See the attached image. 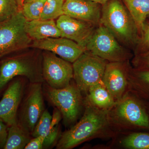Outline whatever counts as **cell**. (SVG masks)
Segmentation results:
<instances>
[{
    "label": "cell",
    "instance_id": "5",
    "mask_svg": "<svg viewBox=\"0 0 149 149\" xmlns=\"http://www.w3.org/2000/svg\"><path fill=\"white\" fill-rule=\"evenodd\" d=\"M105 60L85 51L73 63V78L80 91L88 92L93 85L102 82Z\"/></svg>",
    "mask_w": 149,
    "mask_h": 149
},
{
    "label": "cell",
    "instance_id": "8",
    "mask_svg": "<svg viewBox=\"0 0 149 149\" xmlns=\"http://www.w3.org/2000/svg\"><path fill=\"white\" fill-rule=\"evenodd\" d=\"M42 56V72L48 85L55 89H61L69 85L73 77L71 63L49 51L44 52Z\"/></svg>",
    "mask_w": 149,
    "mask_h": 149
},
{
    "label": "cell",
    "instance_id": "23",
    "mask_svg": "<svg viewBox=\"0 0 149 149\" xmlns=\"http://www.w3.org/2000/svg\"><path fill=\"white\" fill-rule=\"evenodd\" d=\"M123 146L133 149H149V134L134 133L127 136L122 141Z\"/></svg>",
    "mask_w": 149,
    "mask_h": 149
},
{
    "label": "cell",
    "instance_id": "14",
    "mask_svg": "<svg viewBox=\"0 0 149 149\" xmlns=\"http://www.w3.org/2000/svg\"><path fill=\"white\" fill-rule=\"evenodd\" d=\"M102 83L114 100L121 98L126 86V80L120 62L107 64Z\"/></svg>",
    "mask_w": 149,
    "mask_h": 149
},
{
    "label": "cell",
    "instance_id": "31",
    "mask_svg": "<svg viewBox=\"0 0 149 149\" xmlns=\"http://www.w3.org/2000/svg\"><path fill=\"white\" fill-rule=\"evenodd\" d=\"M17 1L19 8H20V10H21L22 7V5H23V3H24V0H17Z\"/></svg>",
    "mask_w": 149,
    "mask_h": 149
},
{
    "label": "cell",
    "instance_id": "21",
    "mask_svg": "<svg viewBox=\"0 0 149 149\" xmlns=\"http://www.w3.org/2000/svg\"><path fill=\"white\" fill-rule=\"evenodd\" d=\"M65 1V0H46L40 19L54 20L64 15L63 7Z\"/></svg>",
    "mask_w": 149,
    "mask_h": 149
},
{
    "label": "cell",
    "instance_id": "6",
    "mask_svg": "<svg viewBox=\"0 0 149 149\" xmlns=\"http://www.w3.org/2000/svg\"><path fill=\"white\" fill-rule=\"evenodd\" d=\"M85 48L86 51L111 62H121L128 57L126 50L103 25L95 29Z\"/></svg>",
    "mask_w": 149,
    "mask_h": 149
},
{
    "label": "cell",
    "instance_id": "9",
    "mask_svg": "<svg viewBox=\"0 0 149 149\" xmlns=\"http://www.w3.org/2000/svg\"><path fill=\"white\" fill-rule=\"evenodd\" d=\"M20 108L17 114V123L31 134L45 111L42 83H31Z\"/></svg>",
    "mask_w": 149,
    "mask_h": 149
},
{
    "label": "cell",
    "instance_id": "28",
    "mask_svg": "<svg viewBox=\"0 0 149 149\" xmlns=\"http://www.w3.org/2000/svg\"><path fill=\"white\" fill-rule=\"evenodd\" d=\"M142 33V43L144 45L149 47V23H145Z\"/></svg>",
    "mask_w": 149,
    "mask_h": 149
},
{
    "label": "cell",
    "instance_id": "20",
    "mask_svg": "<svg viewBox=\"0 0 149 149\" xmlns=\"http://www.w3.org/2000/svg\"><path fill=\"white\" fill-rule=\"evenodd\" d=\"M30 135L17 123L8 126L7 139L3 149H24L31 139Z\"/></svg>",
    "mask_w": 149,
    "mask_h": 149
},
{
    "label": "cell",
    "instance_id": "24",
    "mask_svg": "<svg viewBox=\"0 0 149 149\" xmlns=\"http://www.w3.org/2000/svg\"><path fill=\"white\" fill-rule=\"evenodd\" d=\"M20 10L17 0H0V23L11 18Z\"/></svg>",
    "mask_w": 149,
    "mask_h": 149
},
{
    "label": "cell",
    "instance_id": "34",
    "mask_svg": "<svg viewBox=\"0 0 149 149\" xmlns=\"http://www.w3.org/2000/svg\"><path fill=\"white\" fill-rule=\"evenodd\" d=\"M148 17H149V15L148 16Z\"/></svg>",
    "mask_w": 149,
    "mask_h": 149
},
{
    "label": "cell",
    "instance_id": "17",
    "mask_svg": "<svg viewBox=\"0 0 149 149\" xmlns=\"http://www.w3.org/2000/svg\"><path fill=\"white\" fill-rule=\"evenodd\" d=\"M52 116L47 110H45L35 125L31 135L34 137L42 136L45 138L43 148H49L57 139L59 128L52 130L51 122Z\"/></svg>",
    "mask_w": 149,
    "mask_h": 149
},
{
    "label": "cell",
    "instance_id": "30",
    "mask_svg": "<svg viewBox=\"0 0 149 149\" xmlns=\"http://www.w3.org/2000/svg\"><path fill=\"white\" fill-rule=\"evenodd\" d=\"M89 1H92L94 2L98 3L99 4L104 5L109 0H89Z\"/></svg>",
    "mask_w": 149,
    "mask_h": 149
},
{
    "label": "cell",
    "instance_id": "4",
    "mask_svg": "<svg viewBox=\"0 0 149 149\" xmlns=\"http://www.w3.org/2000/svg\"><path fill=\"white\" fill-rule=\"evenodd\" d=\"M26 20L20 10L0 23V58L30 46L32 39L24 29Z\"/></svg>",
    "mask_w": 149,
    "mask_h": 149
},
{
    "label": "cell",
    "instance_id": "10",
    "mask_svg": "<svg viewBox=\"0 0 149 149\" xmlns=\"http://www.w3.org/2000/svg\"><path fill=\"white\" fill-rule=\"evenodd\" d=\"M56 24L62 37L72 40L85 48L95 30L93 23L65 15L59 17Z\"/></svg>",
    "mask_w": 149,
    "mask_h": 149
},
{
    "label": "cell",
    "instance_id": "19",
    "mask_svg": "<svg viewBox=\"0 0 149 149\" xmlns=\"http://www.w3.org/2000/svg\"><path fill=\"white\" fill-rule=\"evenodd\" d=\"M132 16L138 30L142 32L146 18L149 15V0H123Z\"/></svg>",
    "mask_w": 149,
    "mask_h": 149
},
{
    "label": "cell",
    "instance_id": "11",
    "mask_svg": "<svg viewBox=\"0 0 149 149\" xmlns=\"http://www.w3.org/2000/svg\"><path fill=\"white\" fill-rule=\"evenodd\" d=\"M30 46L52 52L71 63H74L86 51L85 48L74 41L62 37L34 40Z\"/></svg>",
    "mask_w": 149,
    "mask_h": 149
},
{
    "label": "cell",
    "instance_id": "12",
    "mask_svg": "<svg viewBox=\"0 0 149 149\" xmlns=\"http://www.w3.org/2000/svg\"><path fill=\"white\" fill-rule=\"evenodd\" d=\"M23 85L19 80L10 82L0 100V121L10 126L17 123V112L23 93Z\"/></svg>",
    "mask_w": 149,
    "mask_h": 149
},
{
    "label": "cell",
    "instance_id": "18",
    "mask_svg": "<svg viewBox=\"0 0 149 149\" xmlns=\"http://www.w3.org/2000/svg\"><path fill=\"white\" fill-rule=\"evenodd\" d=\"M88 92L89 101L99 108L106 109L113 107L116 104L115 100L105 87L102 81L93 85Z\"/></svg>",
    "mask_w": 149,
    "mask_h": 149
},
{
    "label": "cell",
    "instance_id": "1",
    "mask_svg": "<svg viewBox=\"0 0 149 149\" xmlns=\"http://www.w3.org/2000/svg\"><path fill=\"white\" fill-rule=\"evenodd\" d=\"M107 124L106 109L88 105L80 121L62 134L56 148H73L100 133Z\"/></svg>",
    "mask_w": 149,
    "mask_h": 149
},
{
    "label": "cell",
    "instance_id": "25",
    "mask_svg": "<svg viewBox=\"0 0 149 149\" xmlns=\"http://www.w3.org/2000/svg\"><path fill=\"white\" fill-rule=\"evenodd\" d=\"M45 138L42 136L34 137L26 145L24 149H42L43 148Z\"/></svg>",
    "mask_w": 149,
    "mask_h": 149
},
{
    "label": "cell",
    "instance_id": "27",
    "mask_svg": "<svg viewBox=\"0 0 149 149\" xmlns=\"http://www.w3.org/2000/svg\"><path fill=\"white\" fill-rule=\"evenodd\" d=\"M61 112L57 108L54 111L51 122V127L52 130H54L58 128L59 123L61 119Z\"/></svg>",
    "mask_w": 149,
    "mask_h": 149
},
{
    "label": "cell",
    "instance_id": "13",
    "mask_svg": "<svg viewBox=\"0 0 149 149\" xmlns=\"http://www.w3.org/2000/svg\"><path fill=\"white\" fill-rule=\"evenodd\" d=\"M64 15L91 22L100 23L102 10L100 4L89 0H65Z\"/></svg>",
    "mask_w": 149,
    "mask_h": 149
},
{
    "label": "cell",
    "instance_id": "29",
    "mask_svg": "<svg viewBox=\"0 0 149 149\" xmlns=\"http://www.w3.org/2000/svg\"><path fill=\"white\" fill-rule=\"evenodd\" d=\"M140 76L142 80L149 83V71L141 72Z\"/></svg>",
    "mask_w": 149,
    "mask_h": 149
},
{
    "label": "cell",
    "instance_id": "22",
    "mask_svg": "<svg viewBox=\"0 0 149 149\" xmlns=\"http://www.w3.org/2000/svg\"><path fill=\"white\" fill-rule=\"evenodd\" d=\"M46 0H31L23 3L21 11L28 21L40 19Z\"/></svg>",
    "mask_w": 149,
    "mask_h": 149
},
{
    "label": "cell",
    "instance_id": "26",
    "mask_svg": "<svg viewBox=\"0 0 149 149\" xmlns=\"http://www.w3.org/2000/svg\"><path fill=\"white\" fill-rule=\"evenodd\" d=\"M8 126L0 121V149H3L7 139Z\"/></svg>",
    "mask_w": 149,
    "mask_h": 149
},
{
    "label": "cell",
    "instance_id": "2",
    "mask_svg": "<svg viewBox=\"0 0 149 149\" xmlns=\"http://www.w3.org/2000/svg\"><path fill=\"white\" fill-rule=\"evenodd\" d=\"M100 23L125 45L136 42L138 29L128 10L120 0H109L103 5Z\"/></svg>",
    "mask_w": 149,
    "mask_h": 149
},
{
    "label": "cell",
    "instance_id": "3",
    "mask_svg": "<svg viewBox=\"0 0 149 149\" xmlns=\"http://www.w3.org/2000/svg\"><path fill=\"white\" fill-rule=\"evenodd\" d=\"M23 76L31 83L45 81L42 72V65L36 58L23 55L9 58L0 65V91L15 77Z\"/></svg>",
    "mask_w": 149,
    "mask_h": 149
},
{
    "label": "cell",
    "instance_id": "16",
    "mask_svg": "<svg viewBox=\"0 0 149 149\" xmlns=\"http://www.w3.org/2000/svg\"><path fill=\"white\" fill-rule=\"evenodd\" d=\"M24 29L34 40L61 37V32L54 20H26Z\"/></svg>",
    "mask_w": 149,
    "mask_h": 149
},
{
    "label": "cell",
    "instance_id": "7",
    "mask_svg": "<svg viewBox=\"0 0 149 149\" xmlns=\"http://www.w3.org/2000/svg\"><path fill=\"white\" fill-rule=\"evenodd\" d=\"M47 89L48 98L61 112L65 122H74L80 113L82 103L81 91L77 86L70 84L61 89L49 86Z\"/></svg>",
    "mask_w": 149,
    "mask_h": 149
},
{
    "label": "cell",
    "instance_id": "33",
    "mask_svg": "<svg viewBox=\"0 0 149 149\" xmlns=\"http://www.w3.org/2000/svg\"><path fill=\"white\" fill-rule=\"evenodd\" d=\"M148 63L149 66V56L148 58Z\"/></svg>",
    "mask_w": 149,
    "mask_h": 149
},
{
    "label": "cell",
    "instance_id": "15",
    "mask_svg": "<svg viewBox=\"0 0 149 149\" xmlns=\"http://www.w3.org/2000/svg\"><path fill=\"white\" fill-rule=\"evenodd\" d=\"M119 117L133 125L149 128L148 117L142 107L132 99L123 101L118 105Z\"/></svg>",
    "mask_w": 149,
    "mask_h": 149
},
{
    "label": "cell",
    "instance_id": "32",
    "mask_svg": "<svg viewBox=\"0 0 149 149\" xmlns=\"http://www.w3.org/2000/svg\"><path fill=\"white\" fill-rule=\"evenodd\" d=\"M31 1V0H24V3L26 2L29 1Z\"/></svg>",
    "mask_w": 149,
    "mask_h": 149
}]
</instances>
